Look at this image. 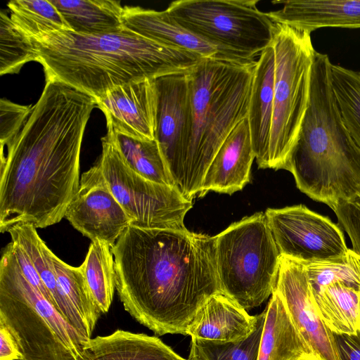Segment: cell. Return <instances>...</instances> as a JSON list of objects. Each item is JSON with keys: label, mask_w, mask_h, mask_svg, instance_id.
I'll return each instance as SVG.
<instances>
[{"label": "cell", "mask_w": 360, "mask_h": 360, "mask_svg": "<svg viewBox=\"0 0 360 360\" xmlns=\"http://www.w3.org/2000/svg\"><path fill=\"white\" fill-rule=\"evenodd\" d=\"M187 72L155 79L157 94L155 140L169 171L177 184L189 116V87Z\"/></svg>", "instance_id": "obj_14"}, {"label": "cell", "mask_w": 360, "mask_h": 360, "mask_svg": "<svg viewBox=\"0 0 360 360\" xmlns=\"http://www.w3.org/2000/svg\"><path fill=\"white\" fill-rule=\"evenodd\" d=\"M265 316L266 310L257 315L255 329L240 341L214 343L194 340L210 360H257Z\"/></svg>", "instance_id": "obj_33"}, {"label": "cell", "mask_w": 360, "mask_h": 360, "mask_svg": "<svg viewBox=\"0 0 360 360\" xmlns=\"http://www.w3.org/2000/svg\"><path fill=\"white\" fill-rule=\"evenodd\" d=\"M8 233L11 242L20 246L31 259L51 297L53 306L67 322L88 340L80 320L59 287L51 258L53 252L39 237L36 228L30 224H17L11 227Z\"/></svg>", "instance_id": "obj_23"}, {"label": "cell", "mask_w": 360, "mask_h": 360, "mask_svg": "<svg viewBox=\"0 0 360 360\" xmlns=\"http://www.w3.org/2000/svg\"><path fill=\"white\" fill-rule=\"evenodd\" d=\"M107 127L140 140H155L157 94L155 79L116 86L96 100Z\"/></svg>", "instance_id": "obj_16"}, {"label": "cell", "mask_w": 360, "mask_h": 360, "mask_svg": "<svg viewBox=\"0 0 360 360\" xmlns=\"http://www.w3.org/2000/svg\"><path fill=\"white\" fill-rule=\"evenodd\" d=\"M257 315L251 316L224 293L212 295L198 310L186 330L198 341L227 343L243 340L255 329Z\"/></svg>", "instance_id": "obj_18"}, {"label": "cell", "mask_w": 360, "mask_h": 360, "mask_svg": "<svg viewBox=\"0 0 360 360\" xmlns=\"http://www.w3.org/2000/svg\"><path fill=\"white\" fill-rule=\"evenodd\" d=\"M0 360H21L18 347L8 329L0 322Z\"/></svg>", "instance_id": "obj_37"}, {"label": "cell", "mask_w": 360, "mask_h": 360, "mask_svg": "<svg viewBox=\"0 0 360 360\" xmlns=\"http://www.w3.org/2000/svg\"><path fill=\"white\" fill-rule=\"evenodd\" d=\"M215 237L222 292L245 310L259 307L274 290L281 257L265 214L243 218Z\"/></svg>", "instance_id": "obj_7"}, {"label": "cell", "mask_w": 360, "mask_h": 360, "mask_svg": "<svg viewBox=\"0 0 360 360\" xmlns=\"http://www.w3.org/2000/svg\"><path fill=\"white\" fill-rule=\"evenodd\" d=\"M265 310L257 360H314L309 347L275 290Z\"/></svg>", "instance_id": "obj_22"}, {"label": "cell", "mask_w": 360, "mask_h": 360, "mask_svg": "<svg viewBox=\"0 0 360 360\" xmlns=\"http://www.w3.org/2000/svg\"><path fill=\"white\" fill-rule=\"evenodd\" d=\"M111 250L125 311L158 335H186L198 310L222 292L215 236L129 225Z\"/></svg>", "instance_id": "obj_2"}, {"label": "cell", "mask_w": 360, "mask_h": 360, "mask_svg": "<svg viewBox=\"0 0 360 360\" xmlns=\"http://www.w3.org/2000/svg\"><path fill=\"white\" fill-rule=\"evenodd\" d=\"M186 360H210L194 339H191L190 353Z\"/></svg>", "instance_id": "obj_38"}, {"label": "cell", "mask_w": 360, "mask_h": 360, "mask_svg": "<svg viewBox=\"0 0 360 360\" xmlns=\"http://www.w3.org/2000/svg\"><path fill=\"white\" fill-rule=\"evenodd\" d=\"M256 64L202 58L187 72L189 116L181 172L176 185L187 200L199 197L218 150L248 117Z\"/></svg>", "instance_id": "obj_5"}, {"label": "cell", "mask_w": 360, "mask_h": 360, "mask_svg": "<svg viewBox=\"0 0 360 360\" xmlns=\"http://www.w3.org/2000/svg\"><path fill=\"white\" fill-rule=\"evenodd\" d=\"M65 218L91 241L101 240L111 248L131 223L97 162L82 174L79 190L70 201Z\"/></svg>", "instance_id": "obj_12"}, {"label": "cell", "mask_w": 360, "mask_h": 360, "mask_svg": "<svg viewBox=\"0 0 360 360\" xmlns=\"http://www.w3.org/2000/svg\"><path fill=\"white\" fill-rule=\"evenodd\" d=\"M82 265L94 302L101 313H107L116 289L115 261L111 247L101 240L91 241Z\"/></svg>", "instance_id": "obj_29"}, {"label": "cell", "mask_w": 360, "mask_h": 360, "mask_svg": "<svg viewBox=\"0 0 360 360\" xmlns=\"http://www.w3.org/2000/svg\"><path fill=\"white\" fill-rule=\"evenodd\" d=\"M101 139L102 153L97 163L117 200L131 220L142 229L188 230L184 223L192 201L174 186L150 181L130 169L114 141L113 130L107 127Z\"/></svg>", "instance_id": "obj_10"}, {"label": "cell", "mask_w": 360, "mask_h": 360, "mask_svg": "<svg viewBox=\"0 0 360 360\" xmlns=\"http://www.w3.org/2000/svg\"><path fill=\"white\" fill-rule=\"evenodd\" d=\"M71 31L85 35L116 32L124 28V7L119 1L50 0Z\"/></svg>", "instance_id": "obj_24"}, {"label": "cell", "mask_w": 360, "mask_h": 360, "mask_svg": "<svg viewBox=\"0 0 360 360\" xmlns=\"http://www.w3.org/2000/svg\"><path fill=\"white\" fill-rule=\"evenodd\" d=\"M338 360H360V330L355 334L333 333Z\"/></svg>", "instance_id": "obj_36"}, {"label": "cell", "mask_w": 360, "mask_h": 360, "mask_svg": "<svg viewBox=\"0 0 360 360\" xmlns=\"http://www.w3.org/2000/svg\"><path fill=\"white\" fill-rule=\"evenodd\" d=\"M115 146L126 165L150 181L174 186V182L155 140H140L113 131Z\"/></svg>", "instance_id": "obj_27"}, {"label": "cell", "mask_w": 360, "mask_h": 360, "mask_svg": "<svg viewBox=\"0 0 360 360\" xmlns=\"http://www.w3.org/2000/svg\"><path fill=\"white\" fill-rule=\"evenodd\" d=\"M274 290L281 297L295 328L309 347L314 360H338L333 333L314 305L304 264L281 255Z\"/></svg>", "instance_id": "obj_13"}, {"label": "cell", "mask_w": 360, "mask_h": 360, "mask_svg": "<svg viewBox=\"0 0 360 360\" xmlns=\"http://www.w3.org/2000/svg\"><path fill=\"white\" fill-rule=\"evenodd\" d=\"M283 4L266 13L274 23L312 32L323 27L360 28V0L274 1Z\"/></svg>", "instance_id": "obj_19"}, {"label": "cell", "mask_w": 360, "mask_h": 360, "mask_svg": "<svg viewBox=\"0 0 360 360\" xmlns=\"http://www.w3.org/2000/svg\"><path fill=\"white\" fill-rule=\"evenodd\" d=\"M51 258L59 287L80 320L86 338L90 340L101 311L89 290L83 266H70L53 252Z\"/></svg>", "instance_id": "obj_26"}, {"label": "cell", "mask_w": 360, "mask_h": 360, "mask_svg": "<svg viewBox=\"0 0 360 360\" xmlns=\"http://www.w3.org/2000/svg\"><path fill=\"white\" fill-rule=\"evenodd\" d=\"M82 360H186L160 338L121 329L91 338Z\"/></svg>", "instance_id": "obj_21"}, {"label": "cell", "mask_w": 360, "mask_h": 360, "mask_svg": "<svg viewBox=\"0 0 360 360\" xmlns=\"http://www.w3.org/2000/svg\"><path fill=\"white\" fill-rule=\"evenodd\" d=\"M302 263L313 290L342 283L360 291V255L353 249L337 258Z\"/></svg>", "instance_id": "obj_32"}, {"label": "cell", "mask_w": 360, "mask_h": 360, "mask_svg": "<svg viewBox=\"0 0 360 360\" xmlns=\"http://www.w3.org/2000/svg\"><path fill=\"white\" fill-rule=\"evenodd\" d=\"M11 243L17 264L25 278L52 304L51 297L26 252L18 245Z\"/></svg>", "instance_id": "obj_35"}, {"label": "cell", "mask_w": 360, "mask_h": 360, "mask_svg": "<svg viewBox=\"0 0 360 360\" xmlns=\"http://www.w3.org/2000/svg\"><path fill=\"white\" fill-rule=\"evenodd\" d=\"M274 110L269 169L285 168L308 109L316 50L311 32L274 23Z\"/></svg>", "instance_id": "obj_8"}, {"label": "cell", "mask_w": 360, "mask_h": 360, "mask_svg": "<svg viewBox=\"0 0 360 360\" xmlns=\"http://www.w3.org/2000/svg\"><path fill=\"white\" fill-rule=\"evenodd\" d=\"M7 6L13 23L34 43L49 34L70 30L68 25L50 1L12 0Z\"/></svg>", "instance_id": "obj_28"}, {"label": "cell", "mask_w": 360, "mask_h": 360, "mask_svg": "<svg viewBox=\"0 0 360 360\" xmlns=\"http://www.w3.org/2000/svg\"><path fill=\"white\" fill-rule=\"evenodd\" d=\"M35 44L46 80L62 82L96 100L131 82L187 72L202 59L124 27L98 35L63 30Z\"/></svg>", "instance_id": "obj_3"}, {"label": "cell", "mask_w": 360, "mask_h": 360, "mask_svg": "<svg viewBox=\"0 0 360 360\" xmlns=\"http://www.w3.org/2000/svg\"><path fill=\"white\" fill-rule=\"evenodd\" d=\"M258 0H180L167 12L207 41L255 58L272 44L275 24Z\"/></svg>", "instance_id": "obj_9"}, {"label": "cell", "mask_w": 360, "mask_h": 360, "mask_svg": "<svg viewBox=\"0 0 360 360\" xmlns=\"http://www.w3.org/2000/svg\"><path fill=\"white\" fill-rule=\"evenodd\" d=\"M331 63L327 54L316 51L308 109L284 168L301 192L330 208L360 194V148L338 109L330 85Z\"/></svg>", "instance_id": "obj_4"}, {"label": "cell", "mask_w": 360, "mask_h": 360, "mask_svg": "<svg viewBox=\"0 0 360 360\" xmlns=\"http://www.w3.org/2000/svg\"><path fill=\"white\" fill-rule=\"evenodd\" d=\"M32 107L22 105L6 98L0 101L1 147L8 144L18 134L28 119Z\"/></svg>", "instance_id": "obj_34"}, {"label": "cell", "mask_w": 360, "mask_h": 360, "mask_svg": "<svg viewBox=\"0 0 360 360\" xmlns=\"http://www.w3.org/2000/svg\"><path fill=\"white\" fill-rule=\"evenodd\" d=\"M124 28L165 46L185 50L200 56L241 65L257 60L212 44L178 23L167 12L124 6Z\"/></svg>", "instance_id": "obj_15"}, {"label": "cell", "mask_w": 360, "mask_h": 360, "mask_svg": "<svg viewBox=\"0 0 360 360\" xmlns=\"http://www.w3.org/2000/svg\"><path fill=\"white\" fill-rule=\"evenodd\" d=\"M0 322L21 360H82L89 341L60 314L20 271L11 243L0 261Z\"/></svg>", "instance_id": "obj_6"}, {"label": "cell", "mask_w": 360, "mask_h": 360, "mask_svg": "<svg viewBox=\"0 0 360 360\" xmlns=\"http://www.w3.org/2000/svg\"><path fill=\"white\" fill-rule=\"evenodd\" d=\"M39 60L36 44L4 11L0 13V75L18 73L30 61Z\"/></svg>", "instance_id": "obj_31"}, {"label": "cell", "mask_w": 360, "mask_h": 360, "mask_svg": "<svg viewBox=\"0 0 360 360\" xmlns=\"http://www.w3.org/2000/svg\"><path fill=\"white\" fill-rule=\"evenodd\" d=\"M96 101L58 80H46L21 131L1 147L0 231L17 224L58 223L79 190V159Z\"/></svg>", "instance_id": "obj_1"}, {"label": "cell", "mask_w": 360, "mask_h": 360, "mask_svg": "<svg viewBox=\"0 0 360 360\" xmlns=\"http://www.w3.org/2000/svg\"><path fill=\"white\" fill-rule=\"evenodd\" d=\"M255 158L247 117L235 127L214 157L199 197L210 191L232 194L241 190L250 181Z\"/></svg>", "instance_id": "obj_17"}, {"label": "cell", "mask_w": 360, "mask_h": 360, "mask_svg": "<svg viewBox=\"0 0 360 360\" xmlns=\"http://www.w3.org/2000/svg\"><path fill=\"white\" fill-rule=\"evenodd\" d=\"M330 77L343 124L360 148V72L331 63Z\"/></svg>", "instance_id": "obj_30"}, {"label": "cell", "mask_w": 360, "mask_h": 360, "mask_svg": "<svg viewBox=\"0 0 360 360\" xmlns=\"http://www.w3.org/2000/svg\"><path fill=\"white\" fill-rule=\"evenodd\" d=\"M275 56L272 44L259 56L255 70L248 120L259 168H269L274 110Z\"/></svg>", "instance_id": "obj_20"}, {"label": "cell", "mask_w": 360, "mask_h": 360, "mask_svg": "<svg viewBox=\"0 0 360 360\" xmlns=\"http://www.w3.org/2000/svg\"><path fill=\"white\" fill-rule=\"evenodd\" d=\"M319 315L335 334L352 335L360 330V291L342 283L313 290Z\"/></svg>", "instance_id": "obj_25"}, {"label": "cell", "mask_w": 360, "mask_h": 360, "mask_svg": "<svg viewBox=\"0 0 360 360\" xmlns=\"http://www.w3.org/2000/svg\"><path fill=\"white\" fill-rule=\"evenodd\" d=\"M264 214L281 255L310 262L337 258L349 250L340 226L303 205L268 208Z\"/></svg>", "instance_id": "obj_11"}]
</instances>
